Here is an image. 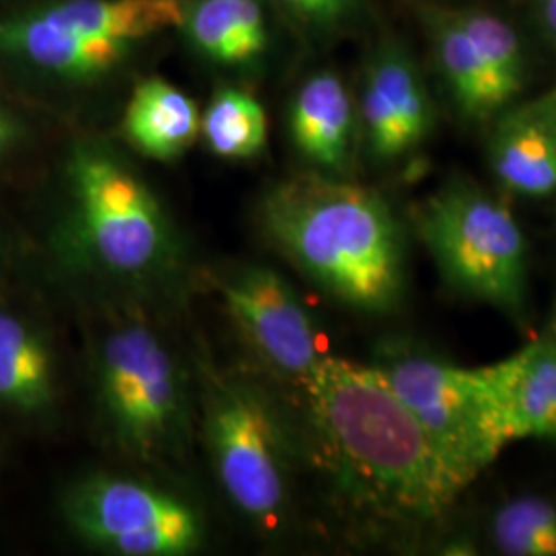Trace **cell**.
I'll return each instance as SVG.
<instances>
[{"mask_svg": "<svg viewBox=\"0 0 556 556\" xmlns=\"http://www.w3.org/2000/svg\"><path fill=\"white\" fill-rule=\"evenodd\" d=\"M511 431L514 439L556 435V330L523 346Z\"/></svg>", "mask_w": 556, "mask_h": 556, "instance_id": "cell-19", "label": "cell"}, {"mask_svg": "<svg viewBox=\"0 0 556 556\" xmlns=\"http://www.w3.org/2000/svg\"><path fill=\"white\" fill-rule=\"evenodd\" d=\"M361 119L376 160H400L427 139L433 122L431 100L415 62L397 48L383 50L369 66Z\"/></svg>", "mask_w": 556, "mask_h": 556, "instance_id": "cell-11", "label": "cell"}, {"mask_svg": "<svg viewBox=\"0 0 556 556\" xmlns=\"http://www.w3.org/2000/svg\"><path fill=\"white\" fill-rule=\"evenodd\" d=\"M415 223L441 277L456 291L509 319H526L528 241L501 200L472 181L452 179L422 200Z\"/></svg>", "mask_w": 556, "mask_h": 556, "instance_id": "cell-6", "label": "cell"}, {"mask_svg": "<svg viewBox=\"0 0 556 556\" xmlns=\"http://www.w3.org/2000/svg\"><path fill=\"white\" fill-rule=\"evenodd\" d=\"M260 225L285 258L340 303L367 314H386L400 303L404 238L378 192L303 174L270 188Z\"/></svg>", "mask_w": 556, "mask_h": 556, "instance_id": "cell-2", "label": "cell"}, {"mask_svg": "<svg viewBox=\"0 0 556 556\" xmlns=\"http://www.w3.org/2000/svg\"><path fill=\"white\" fill-rule=\"evenodd\" d=\"M305 413L338 495L376 523L422 526L475 480L397 400L374 365L321 357L301 379Z\"/></svg>", "mask_w": 556, "mask_h": 556, "instance_id": "cell-1", "label": "cell"}, {"mask_svg": "<svg viewBox=\"0 0 556 556\" xmlns=\"http://www.w3.org/2000/svg\"><path fill=\"white\" fill-rule=\"evenodd\" d=\"M295 15L303 20L330 25L349 15L355 0H282Z\"/></svg>", "mask_w": 556, "mask_h": 556, "instance_id": "cell-22", "label": "cell"}, {"mask_svg": "<svg viewBox=\"0 0 556 556\" xmlns=\"http://www.w3.org/2000/svg\"><path fill=\"white\" fill-rule=\"evenodd\" d=\"M0 404L23 417H43L56 404L54 357L40 332L0 309Z\"/></svg>", "mask_w": 556, "mask_h": 556, "instance_id": "cell-15", "label": "cell"}, {"mask_svg": "<svg viewBox=\"0 0 556 556\" xmlns=\"http://www.w3.org/2000/svg\"><path fill=\"white\" fill-rule=\"evenodd\" d=\"M200 135L220 160H252L266 147L268 119L254 96L241 89H220L200 118Z\"/></svg>", "mask_w": 556, "mask_h": 556, "instance_id": "cell-18", "label": "cell"}, {"mask_svg": "<svg viewBox=\"0 0 556 556\" xmlns=\"http://www.w3.org/2000/svg\"><path fill=\"white\" fill-rule=\"evenodd\" d=\"M223 305L258 357L287 378H307L318 365V334L295 289L260 264H238L215 278Z\"/></svg>", "mask_w": 556, "mask_h": 556, "instance_id": "cell-10", "label": "cell"}, {"mask_svg": "<svg viewBox=\"0 0 556 556\" xmlns=\"http://www.w3.org/2000/svg\"><path fill=\"white\" fill-rule=\"evenodd\" d=\"M457 20L484 62V68L505 105L514 103L526 83V56L509 23L478 9H457Z\"/></svg>", "mask_w": 556, "mask_h": 556, "instance_id": "cell-20", "label": "cell"}, {"mask_svg": "<svg viewBox=\"0 0 556 556\" xmlns=\"http://www.w3.org/2000/svg\"><path fill=\"white\" fill-rule=\"evenodd\" d=\"M60 509L71 532L105 555L181 556L202 544V521L186 501L135 478H80Z\"/></svg>", "mask_w": 556, "mask_h": 556, "instance_id": "cell-9", "label": "cell"}, {"mask_svg": "<svg viewBox=\"0 0 556 556\" xmlns=\"http://www.w3.org/2000/svg\"><path fill=\"white\" fill-rule=\"evenodd\" d=\"M184 20L179 0H64L0 23V50L62 79H96Z\"/></svg>", "mask_w": 556, "mask_h": 556, "instance_id": "cell-7", "label": "cell"}, {"mask_svg": "<svg viewBox=\"0 0 556 556\" xmlns=\"http://www.w3.org/2000/svg\"><path fill=\"white\" fill-rule=\"evenodd\" d=\"M122 128L140 155L176 161L200 135L199 108L169 80L151 77L135 87Z\"/></svg>", "mask_w": 556, "mask_h": 556, "instance_id": "cell-14", "label": "cell"}, {"mask_svg": "<svg viewBox=\"0 0 556 556\" xmlns=\"http://www.w3.org/2000/svg\"><path fill=\"white\" fill-rule=\"evenodd\" d=\"M17 139V124L13 116L0 108V155Z\"/></svg>", "mask_w": 556, "mask_h": 556, "instance_id": "cell-24", "label": "cell"}, {"mask_svg": "<svg viewBox=\"0 0 556 556\" xmlns=\"http://www.w3.org/2000/svg\"><path fill=\"white\" fill-rule=\"evenodd\" d=\"M491 538L501 555L556 556V505L544 497L511 498L497 509Z\"/></svg>", "mask_w": 556, "mask_h": 556, "instance_id": "cell-21", "label": "cell"}, {"mask_svg": "<svg viewBox=\"0 0 556 556\" xmlns=\"http://www.w3.org/2000/svg\"><path fill=\"white\" fill-rule=\"evenodd\" d=\"M66 176L71 200L56 243L73 270L124 287L157 285L176 273L172 220L130 167L100 147H77Z\"/></svg>", "mask_w": 556, "mask_h": 556, "instance_id": "cell-3", "label": "cell"}, {"mask_svg": "<svg viewBox=\"0 0 556 556\" xmlns=\"http://www.w3.org/2000/svg\"><path fill=\"white\" fill-rule=\"evenodd\" d=\"M495 178L514 194L542 199L556 192V87L509 103L495 116L489 140Z\"/></svg>", "mask_w": 556, "mask_h": 556, "instance_id": "cell-12", "label": "cell"}, {"mask_svg": "<svg viewBox=\"0 0 556 556\" xmlns=\"http://www.w3.org/2000/svg\"><path fill=\"white\" fill-rule=\"evenodd\" d=\"M204 435L225 497L260 530H277L289 507V459L266 397L243 381L213 376L204 394Z\"/></svg>", "mask_w": 556, "mask_h": 556, "instance_id": "cell-8", "label": "cell"}, {"mask_svg": "<svg viewBox=\"0 0 556 556\" xmlns=\"http://www.w3.org/2000/svg\"><path fill=\"white\" fill-rule=\"evenodd\" d=\"M101 431L114 450L155 470L184 466L190 452L186 378L167 342L144 319L116 314L91 351Z\"/></svg>", "mask_w": 556, "mask_h": 556, "instance_id": "cell-4", "label": "cell"}, {"mask_svg": "<svg viewBox=\"0 0 556 556\" xmlns=\"http://www.w3.org/2000/svg\"><path fill=\"white\" fill-rule=\"evenodd\" d=\"M523 349L484 367H459L406 346L374 363L397 400L457 466L477 478L511 443V404Z\"/></svg>", "mask_w": 556, "mask_h": 556, "instance_id": "cell-5", "label": "cell"}, {"mask_svg": "<svg viewBox=\"0 0 556 556\" xmlns=\"http://www.w3.org/2000/svg\"><path fill=\"white\" fill-rule=\"evenodd\" d=\"M188 29L204 56L220 64H243L266 50L268 31L258 0H200Z\"/></svg>", "mask_w": 556, "mask_h": 556, "instance_id": "cell-17", "label": "cell"}, {"mask_svg": "<svg viewBox=\"0 0 556 556\" xmlns=\"http://www.w3.org/2000/svg\"><path fill=\"white\" fill-rule=\"evenodd\" d=\"M441 75L457 110L470 119L495 118L507 108L489 77L477 46L457 20L456 9H433L427 13Z\"/></svg>", "mask_w": 556, "mask_h": 556, "instance_id": "cell-16", "label": "cell"}, {"mask_svg": "<svg viewBox=\"0 0 556 556\" xmlns=\"http://www.w3.org/2000/svg\"><path fill=\"white\" fill-rule=\"evenodd\" d=\"M538 15L546 38L556 50V0H538Z\"/></svg>", "mask_w": 556, "mask_h": 556, "instance_id": "cell-23", "label": "cell"}, {"mask_svg": "<svg viewBox=\"0 0 556 556\" xmlns=\"http://www.w3.org/2000/svg\"><path fill=\"white\" fill-rule=\"evenodd\" d=\"M353 132V101L338 75L316 73L299 87L291 105V139L301 157L326 172L342 174L351 161Z\"/></svg>", "mask_w": 556, "mask_h": 556, "instance_id": "cell-13", "label": "cell"}]
</instances>
